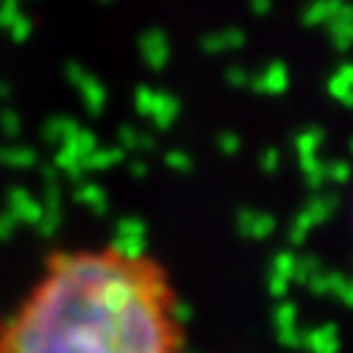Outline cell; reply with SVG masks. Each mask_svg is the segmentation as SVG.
<instances>
[{"label":"cell","mask_w":353,"mask_h":353,"mask_svg":"<svg viewBox=\"0 0 353 353\" xmlns=\"http://www.w3.org/2000/svg\"><path fill=\"white\" fill-rule=\"evenodd\" d=\"M0 353H190L179 281L142 248L53 250L0 320Z\"/></svg>","instance_id":"1"},{"label":"cell","mask_w":353,"mask_h":353,"mask_svg":"<svg viewBox=\"0 0 353 353\" xmlns=\"http://www.w3.org/2000/svg\"><path fill=\"white\" fill-rule=\"evenodd\" d=\"M350 225H353V181H350Z\"/></svg>","instance_id":"2"}]
</instances>
